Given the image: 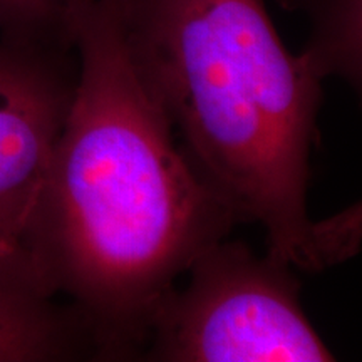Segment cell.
Wrapping results in <instances>:
<instances>
[{
	"mask_svg": "<svg viewBox=\"0 0 362 362\" xmlns=\"http://www.w3.org/2000/svg\"><path fill=\"white\" fill-rule=\"evenodd\" d=\"M187 272V287L158 305L141 361H336L307 319L292 265L223 238Z\"/></svg>",
	"mask_w": 362,
	"mask_h": 362,
	"instance_id": "obj_3",
	"label": "cell"
},
{
	"mask_svg": "<svg viewBox=\"0 0 362 362\" xmlns=\"http://www.w3.org/2000/svg\"><path fill=\"white\" fill-rule=\"evenodd\" d=\"M310 42L302 52L320 79L341 76L361 86V0H312Z\"/></svg>",
	"mask_w": 362,
	"mask_h": 362,
	"instance_id": "obj_6",
	"label": "cell"
},
{
	"mask_svg": "<svg viewBox=\"0 0 362 362\" xmlns=\"http://www.w3.org/2000/svg\"><path fill=\"white\" fill-rule=\"evenodd\" d=\"M103 361L84 315L0 272V362Z\"/></svg>",
	"mask_w": 362,
	"mask_h": 362,
	"instance_id": "obj_5",
	"label": "cell"
},
{
	"mask_svg": "<svg viewBox=\"0 0 362 362\" xmlns=\"http://www.w3.org/2000/svg\"><path fill=\"white\" fill-rule=\"evenodd\" d=\"M126 52L198 175L267 253L298 272L351 259L361 208L307 210L322 79L285 49L264 0H116Z\"/></svg>",
	"mask_w": 362,
	"mask_h": 362,
	"instance_id": "obj_2",
	"label": "cell"
},
{
	"mask_svg": "<svg viewBox=\"0 0 362 362\" xmlns=\"http://www.w3.org/2000/svg\"><path fill=\"white\" fill-rule=\"evenodd\" d=\"M78 83L30 232L35 275L88 320L103 361H141L153 317L233 210L176 141L126 52L116 0L76 13Z\"/></svg>",
	"mask_w": 362,
	"mask_h": 362,
	"instance_id": "obj_1",
	"label": "cell"
},
{
	"mask_svg": "<svg viewBox=\"0 0 362 362\" xmlns=\"http://www.w3.org/2000/svg\"><path fill=\"white\" fill-rule=\"evenodd\" d=\"M81 2L0 0V39L74 51V22Z\"/></svg>",
	"mask_w": 362,
	"mask_h": 362,
	"instance_id": "obj_7",
	"label": "cell"
},
{
	"mask_svg": "<svg viewBox=\"0 0 362 362\" xmlns=\"http://www.w3.org/2000/svg\"><path fill=\"white\" fill-rule=\"evenodd\" d=\"M76 83V49L0 39V272L44 293L30 232Z\"/></svg>",
	"mask_w": 362,
	"mask_h": 362,
	"instance_id": "obj_4",
	"label": "cell"
}]
</instances>
